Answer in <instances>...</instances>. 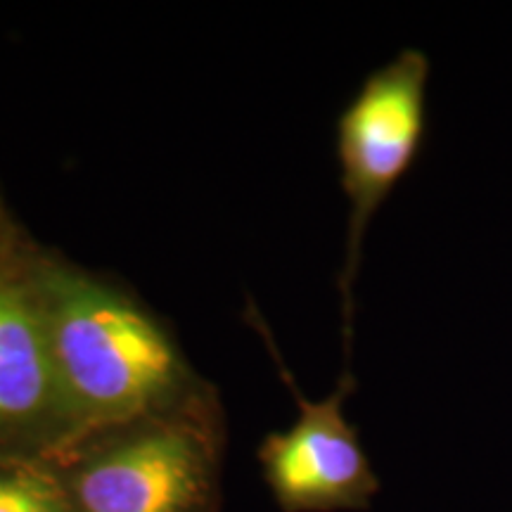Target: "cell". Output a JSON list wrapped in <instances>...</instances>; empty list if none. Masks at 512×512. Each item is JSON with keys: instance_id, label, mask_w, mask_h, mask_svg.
<instances>
[{"instance_id": "1", "label": "cell", "mask_w": 512, "mask_h": 512, "mask_svg": "<svg viewBox=\"0 0 512 512\" xmlns=\"http://www.w3.org/2000/svg\"><path fill=\"white\" fill-rule=\"evenodd\" d=\"M50 292L46 325L62 420L57 456L152 418L174 394L181 366L164 332L105 287L62 275Z\"/></svg>"}, {"instance_id": "2", "label": "cell", "mask_w": 512, "mask_h": 512, "mask_svg": "<svg viewBox=\"0 0 512 512\" xmlns=\"http://www.w3.org/2000/svg\"><path fill=\"white\" fill-rule=\"evenodd\" d=\"M69 512H214L216 451L188 420L145 418L57 453Z\"/></svg>"}, {"instance_id": "3", "label": "cell", "mask_w": 512, "mask_h": 512, "mask_svg": "<svg viewBox=\"0 0 512 512\" xmlns=\"http://www.w3.org/2000/svg\"><path fill=\"white\" fill-rule=\"evenodd\" d=\"M427 81L430 57L418 48L401 50L363 81L337 121V159L349 200L347 266L342 275L347 318L368 223L420 155L427 128Z\"/></svg>"}, {"instance_id": "4", "label": "cell", "mask_w": 512, "mask_h": 512, "mask_svg": "<svg viewBox=\"0 0 512 512\" xmlns=\"http://www.w3.org/2000/svg\"><path fill=\"white\" fill-rule=\"evenodd\" d=\"M299 403V418L287 432H273L259 448V463L283 512L368 510L380 477L363 451L356 427L344 418V399L354 389L342 377L328 399L309 401L283 373Z\"/></svg>"}, {"instance_id": "5", "label": "cell", "mask_w": 512, "mask_h": 512, "mask_svg": "<svg viewBox=\"0 0 512 512\" xmlns=\"http://www.w3.org/2000/svg\"><path fill=\"white\" fill-rule=\"evenodd\" d=\"M43 420H53L60 446V394L46 316L22 292L0 283V425Z\"/></svg>"}, {"instance_id": "6", "label": "cell", "mask_w": 512, "mask_h": 512, "mask_svg": "<svg viewBox=\"0 0 512 512\" xmlns=\"http://www.w3.org/2000/svg\"><path fill=\"white\" fill-rule=\"evenodd\" d=\"M0 512H69L55 467L0 463Z\"/></svg>"}]
</instances>
